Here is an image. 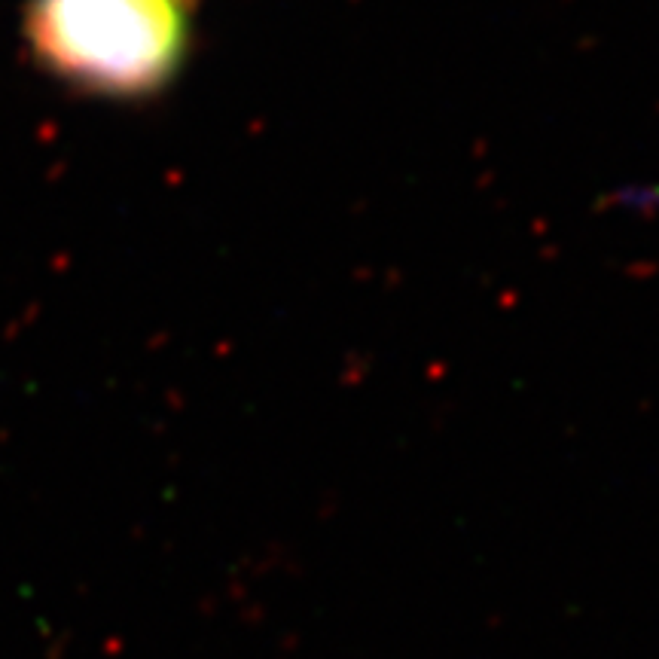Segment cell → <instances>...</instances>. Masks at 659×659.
I'll return each mask as SVG.
<instances>
[{
  "label": "cell",
  "instance_id": "1",
  "mask_svg": "<svg viewBox=\"0 0 659 659\" xmlns=\"http://www.w3.org/2000/svg\"><path fill=\"white\" fill-rule=\"evenodd\" d=\"M25 46L77 92L147 98L162 92L193 40L190 0H28Z\"/></svg>",
  "mask_w": 659,
  "mask_h": 659
}]
</instances>
